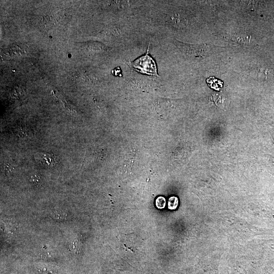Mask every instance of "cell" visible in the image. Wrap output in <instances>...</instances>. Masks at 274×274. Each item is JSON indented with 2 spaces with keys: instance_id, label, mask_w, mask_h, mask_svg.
<instances>
[{
  "instance_id": "52a82bcc",
  "label": "cell",
  "mask_w": 274,
  "mask_h": 274,
  "mask_svg": "<svg viewBox=\"0 0 274 274\" xmlns=\"http://www.w3.org/2000/svg\"><path fill=\"white\" fill-rule=\"evenodd\" d=\"M40 177L37 175H33L30 178V181L35 184H38L40 182Z\"/></svg>"
},
{
  "instance_id": "277c9868",
  "label": "cell",
  "mask_w": 274,
  "mask_h": 274,
  "mask_svg": "<svg viewBox=\"0 0 274 274\" xmlns=\"http://www.w3.org/2000/svg\"><path fill=\"white\" fill-rule=\"evenodd\" d=\"M51 217L55 220H64L67 219V214L61 211H55L51 214Z\"/></svg>"
},
{
  "instance_id": "7a4b0ae2",
  "label": "cell",
  "mask_w": 274,
  "mask_h": 274,
  "mask_svg": "<svg viewBox=\"0 0 274 274\" xmlns=\"http://www.w3.org/2000/svg\"><path fill=\"white\" fill-rule=\"evenodd\" d=\"M145 55L130 63L136 71L148 75L158 76L157 66L153 59L149 55V46Z\"/></svg>"
},
{
  "instance_id": "3957f363",
  "label": "cell",
  "mask_w": 274,
  "mask_h": 274,
  "mask_svg": "<svg viewBox=\"0 0 274 274\" xmlns=\"http://www.w3.org/2000/svg\"><path fill=\"white\" fill-rule=\"evenodd\" d=\"M36 159L44 166L51 167L56 164L54 156L46 153H37L35 155Z\"/></svg>"
},
{
  "instance_id": "5b68a950",
  "label": "cell",
  "mask_w": 274,
  "mask_h": 274,
  "mask_svg": "<svg viewBox=\"0 0 274 274\" xmlns=\"http://www.w3.org/2000/svg\"><path fill=\"white\" fill-rule=\"evenodd\" d=\"M179 204V200L176 196H171L168 198L167 207L169 210H176Z\"/></svg>"
},
{
  "instance_id": "8992f818",
  "label": "cell",
  "mask_w": 274,
  "mask_h": 274,
  "mask_svg": "<svg viewBox=\"0 0 274 274\" xmlns=\"http://www.w3.org/2000/svg\"><path fill=\"white\" fill-rule=\"evenodd\" d=\"M155 204L157 208L161 209L165 207L166 200L163 196L158 197L155 200Z\"/></svg>"
},
{
  "instance_id": "6da1fadb",
  "label": "cell",
  "mask_w": 274,
  "mask_h": 274,
  "mask_svg": "<svg viewBox=\"0 0 274 274\" xmlns=\"http://www.w3.org/2000/svg\"><path fill=\"white\" fill-rule=\"evenodd\" d=\"M176 45L186 55L194 58H204L222 52L226 48L211 44H190L176 41Z\"/></svg>"
}]
</instances>
